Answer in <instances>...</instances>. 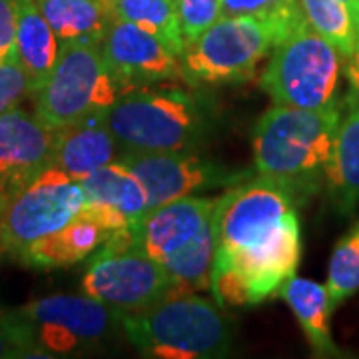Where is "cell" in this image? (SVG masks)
Masks as SVG:
<instances>
[{
    "instance_id": "6",
    "label": "cell",
    "mask_w": 359,
    "mask_h": 359,
    "mask_svg": "<svg viewBox=\"0 0 359 359\" xmlns=\"http://www.w3.org/2000/svg\"><path fill=\"white\" fill-rule=\"evenodd\" d=\"M295 26L259 16H219L198 39L184 44L180 54L184 84L245 82Z\"/></svg>"
},
{
    "instance_id": "20",
    "label": "cell",
    "mask_w": 359,
    "mask_h": 359,
    "mask_svg": "<svg viewBox=\"0 0 359 359\" xmlns=\"http://www.w3.org/2000/svg\"><path fill=\"white\" fill-rule=\"evenodd\" d=\"M60 46H102L116 20L110 0H36Z\"/></svg>"
},
{
    "instance_id": "1",
    "label": "cell",
    "mask_w": 359,
    "mask_h": 359,
    "mask_svg": "<svg viewBox=\"0 0 359 359\" xmlns=\"http://www.w3.org/2000/svg\"><path fill=\"white\" fill-rule=\"evenodd\" d=\"M294 196L266 176H250L218 196L210 292L219 306H257L280 295L302 259Z\"/></svg>"
},
{
    "instance_id": "24",
    "label": "cell",
    "mask_w": 359,
    "mask_h": 359,
    "mask_svg": "<svg viewBox=\"0 0 359 359\" xmlns=\"http://www.w3.org/2000/svg\"><path fill=\"white\" fill-rule=\"evenodd\" d=\"M325 287L334 309L359 292V219L335 244Z\"/></svg>"
},
{
    "instance_id": "26",
    "label": "cell",
    "mask_w": 359,
    "mask_h": 359,
    "mask_svg": "<svg viewBox=\"0 0 359 359\" xmlns=\"http://www.w3.org/2000/svg\"><path fill=\"white\" fill-rule=\"evenodd\" d=\"M184 44L196 40L222 16L219 0H176Z\"/></svg>"
},
{
    "instance_id": "17",
    "label": "cell",
    "mask_w": 359,
    "mask_h": 359,
    "mask_svg": "<svg viewBox=\"0 0 359 359\" xmlns=\"http://www.w3.org/2000/svg\"><path fill=\"white\" fill-rule=\"evenodd\" d=\"M325 190L334 210L351 216L359 205V86H349L327 168Z\"/></svg>"
},
{
    "instance_id": "3",
    "label": "cell",
    "mask_w": 359,
    "mask_h": 359,
    "mask_svg": "<svg viewBox=\"0 0 359 359\" xmlns=\"http://www.w3.org/2000/svg\"><path fill=\"white\" fill-rule=\"evenodd\" d=\"M219 110L200 86H140L108 112V126L126 152H196L218 128Z\"/></svg>"
},
{
    "instance_id": "30",
    "label": "cell",
    "mask_w": 359,
    "mask_h": 359,
    "mask_svg": "<svg viewBox=\"0 0 359 359\" xmlns=\"http://www.w3.org/2000/svg\"><path fill=\"white\" fill-rule=\"evenodd\" d=\"M344 4L347 6V11L351 14L353 22H355V28H358L359 34V0H344Z\"/></svg>"
},
{
    "instance_id": "15",
    "label": "cell",
    "mask_w": 359,
    "mask_h": 359,
    "mask_svg": "<svg viewBox=\"0 0 359 359\" xmlns=\"http://www.w3.org/2000/svg\"><path fill=\"white\" fill-rule=\"evenodd\" d=\"M84 190V210L112 231L122 230L144 216L148 192L142 180L122 160H114L80 180Z\"/></svg>"
},
{
    "instance_id": "25",
    "label": "cell",
    "mask_w": 359,
    "mask_h": 359,
    "mask_svg": "<svg viewBox=\"0 0 359 359\" xmlns=\"http://www.w3.org/2000/svg\"><path fill=\"white\" fill-rule=\"evenodd\" d=\"M222 16H259L299 25L306 16L302 0H219Z\"/></svg>"
},
{
    "instance_id": "13",
    "label": "cell",
    "mask_w": 359,
    "mask_h": 359,
    "mask_svg": "<svg viewBox=\"0 0 359 359\" xmlns=\"http://www.w3.org/2000/svg\"><path fill=\"white\" fill-rule=\"evenodd\" d=\"M216 202L218 198L196 194L150 208L128 226L132 242L146 256L166 266L214 222Z\"/></svg>"
},
{
    "instance_id": "23",
    "label": "cell",
    "mask_w": 359,
    "mask_h": 359,
    "mask_svg": "<svg viewBox=\"0 0 359 359\" xmlns=\"http://www.w3.org/2000/svg\"><path fill=\"white\" fill-rule=\"evenodd\" d=\"M116 18L142 26L166 42L176 54L184 50L176 0H110Z\"/></svg>"
},
{
    "instance_id": "29",
    "label": "cell",
    "mask_w": 359,
    "mask_h": 359,
    "mask_svg": "<svg viewBox=\"0 0 359 359\" xmlns=\"http://www.w3.org/2000/svg\"><path fill=\"white\" fill-rule=\"evenodd\" d=\"M8 358H22L20 346L14 337L11 325L6 323L4 311H0V359Z\"/></svg>"
},
{
    "instance_id": "22",
    "label": "cell",
    "mask_w": 359,
    "mask_h": 359,
    "mask_svg": "<svg viewBox=\"0 0 359 359\" xmlns=\"http://www.w3.org/2000/svg\"><path fill=\"white\" fill-rule=\"evenodd\" d=\"M311 28L344 56L346 76L359 80V34L344 0H302Z\"/></svg>"
},
{
    "instance_id": "12",
    "label": "cell",
    "mask_w": 359,
    "mask_h": 359,
    "mask_svg": "<svg viewBox=\"0 0 359 359\" xmlns=\"http://www.w3.org/2000/svg\"><path fill=\"white\" fill-rule=\"evenodd\" d=\"M102 56L122 88L134 90L160 82H184L180 54L142 26L116 18L102 42Z\"/></svg>"
},
{
    "instance_id": "7",
    "label": "cell",
    "mask_w": 359,
    "mask_h": 359,
    "mask_svg": "<svg viewBox=\"0 0 359 359\" xmlns=\"http://www.w3.org/2000/svg\"><path fill=\"white\" fill-rule=\"evenodd\" d=\"M344 56L304 18L271 50L259 86L273 104L321 110L344 102Z\"/></svg>"
},
{
    "instance_id": "21",
    "label": "cell",
    "mask_w": 359,
    "mask_h": 359,
    "mask_svg": "<svg viewBox=\"0 0 359 359\" xmlns=\"http://www.w3.org/2000/svg\"><path fill=\"white\" fill-rule=\"evenodd\" d=\"M60 56V42L36 0H16V58L34 92L48 80Z\"/></svg>"
},
{
    "instance_id": "27",
    "label": "cell",
    "mask_w": 359,
    "mask_h": 359,
    "mask_svg": "<svg viewBox=\"0 0 359 359\" xmlns=\"http://www.w3.org/2000/svg\"><path fill=\"white\" fill-rule=\"evenodd\" d=\"M32 94V82L18 58L0 62V116L20 106Z\"/></svg>"
},
{
    "instance_id": "16",
    "label": "cell",
    "mask_w": 359,
    "mask_h": 359,
    "mask_svg": "<svg viewBox=\"0 0 359 359\" xmlns=\"http://www.w3.org/2000/svg\"><path fill=\"white\" fill-rule=\"evenodd\" d=\"M122 152L120 142L108 126V114H96L56 130L50 164L80 182L98 168L118 160Z\"/></svg>"
},
{
    "instance_id": "9",
    "label": "cell",
    "mask_w": 359,
    "mask_h": 359,
    "mask_svg": "<svg viewBox=\"0 0 359 359\" xmlns=\"http://www.w3.org/2000/svg\"><path fill=\"white\" fill-rule=\"evenodd\" d=\"M84 210L80 182L44 166L0 200V252L18 259L28 245L65 228Z\"/></svg>"
},
{
    "instance_id": "18",
    "label": "cell",
    "mask_w": 359,
    "mask_h": 359,
    "mask_svg": "<svg viewBox=\"0 0 359 359\" xmlns=\"http://www.w3.org/2000/svg\"><path fill=\"white\" fill-rule=\"evenodd\" d=\"M112 233L114 231L106 228L96 216L82 210L65 228L28 245L18 262L36 269L68 268L88 259Z\"/></svg>"
},
{
    "instance_id": "5",
    "label": "cell",
    "mask_w": 359,
    "mask_h": 359,
    "mask_svg": "<svg viewBox=\"0 0 359 359\" xmlns=\"http://www.w3.org/2000/svg\"><path fill=\"white\" fill-rule=\"evenodd\" d=\"M124 337L146 358L218 359L233 347L230 320L216 299L170 294L140 311L122 313Z\"/></svg>"
},
{
    "instance_id": "28",
    "label": "cell",
    "mask_w": 359,
    "mask_h": 359,
    "mask_svg": "<svg viewBox=\"0 0 359 359\" xmlns=\"http://www.w3.org/2000/svg\"><path fill=\"white\" fill-rule=\"evenodd\" d=\"M16 58V0H0V62Z\"/></svg>"
},
{
    "instance_id": "19",
    "label": "cell",
    "mask_w": 359,
    "mask_h": 359,
    "mask_svg": "<svg viewBox=\"0 0 359 359\" xmlns=\"http://www.w3.org/2000/svg\"><path fill=\"white\" fill-rule=\"evenodd\" d=\"M280 295L294 311L316 358H349V353L335 344L332 335L330 320L334 308L325 285L294 276L285 282Z\"/></svg>"
},
{
    "instance_id": "11",
    "label": "cell",
    "mask_w": 359,
    "mask_h": 359,
    "mask_svg": "<svg viewBox=\"0 0 359 359\" xmlns=\"http://www.w3.org/2000/svg\"><path fill=\"white\" fill-rule=\"evenodd\" d=\"M142 180L150 208L205 190L230 188L254 176L248 168H231L198 152H122L118 158Z\"/></svg>"
},
{
    "instance_id": "14",
    "label": "cell",
    "mask_w": 359,
    "mask_h": 359,
    "mask_svg": "<svg viewBox=\"0 0 359 359\" xmlns=\"http://www.w3.org/2000/svg\"><path fill=\"white\" fill-rule=\"evenodd\" d=\"M56 130L16 106L0 116V200L50 164Z\"/></svg>"
},
{
    "instance_id": "4",
    "label": "cell",
    "mask_w": 359,
    "mask_h": 359,
    "mask_svg": "<svg viewBox=\"0 0 359 359\" xmlns=\"http://www.w3.org/2000/svg\"><path fill=\"white\" fill-rule=\"evenodd\" d=\"M122 313L86 294H54L4 311V318L22 358H74L110 347L124 335Z\"/></svg>"
},
{
    "instance_id": "2",
    "label": "cell",
    "mask_w": 359,
    "mask_h": 359,
    "mask_svg": "<svg viewBox=\"0 0 359 359\" xmlns=\"http://www.w3.org/2000/svg\"><path fill=\"white\" fill-rule=\"evenodd\" d=\"M344 102L308 110L273 104L257 118L252 132L254 170L276 180L297 205L325 188Z\"/></svg>"
},
{
    "instance_id": "10",
    "label": "cell",
    "mask_w": 359,
    "mask_h": 359,
    "mask_svg": "<svg viewBox=\"0 0 359 359\" xmlns=\"http://www.w3.org/2000/svg\"><path fill=\"white\" fill-rule=\"evenodd\" d=\"M82 292L120 311H140L176 294V285L162 264L134 245L126 226L92 254Z\"/></svg>"
},
{
    "instance_id": "8",
    "label": "cell",
    "mask_w": 359,
    "mask_h": 359,
    "mask_svg": "<svg viewBox=\"0 0 359 359\" xmlns=\"http://www.w3.org/2000/svg\"><path fill=\"white\" fill-rule=\"evenodd\" d=\"M126 90L102 56V46L66 44L34 98V114L58 130L96 114H108Z\"/></svg>"
}]
</instances>
